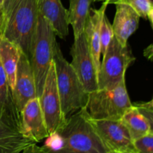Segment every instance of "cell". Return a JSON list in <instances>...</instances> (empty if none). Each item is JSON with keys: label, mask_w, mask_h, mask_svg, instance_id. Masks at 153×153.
I'll use <instances>...</instances> for the list:
<instances>
[{"label": "cell", "mask_w": 153, "mask_h": 153, "mask_svg": "<svg viewBox=\"0 0 153 153\" xmlns=\"http://www.w3.org/2000/svg\"><path fill=\"white\" fill-rule=\"evenodd\" d=\"M46 153H108L94 128L86 108L66 118L40 146Z\"/></svg>", "instance_id": "obj_1"}, {"label": "cell", "mask_w": 153, "mask_h": 153, "mask_svg": "<svg viewBox=\"0 0 153 153\" xmlns=\"http://www.w3.org/2000/svg\"><path fill=\"white\" fill-rule=\"evenodd\" d=\"M0 35L28 56L31 53L39 12L36 0H5Z\"/></svg>", "instance_id": "obj_2"}, {"label": "cell", "mask_w": 153, "mask_h": 153, "mask_svg": "<svg viewBox=\"0 0 153 153\" xmlns=\"http://www.w3.org/2000/svg\"><path fill=\"white\" fill-rule=\"evenodd\" d=\"M53 61L61 110L67 118L76 111L86 108L89 94L85 91L70 63L64 57L58 43L55 46Z\"/></svg>", "instance_id": "obj_3"}, {"label": "cell", "mask_w": 153, "mask_h": 153, "mask_svg": "<svg viewBox=\"0 0 153 153\" xmlns=\"http://www.w3.org/2000/svg\"><path fill=\"white\" fill-rule=\"evenodd\" d=\"M56 34L49 21L39 13L29 61L35 80L37 98L41 94L49 68L53 61Z\"/></svg>", "instance_id": "obj_4"}, {"label": "cell", "mask_w": 153, "mask_h": 153, "mask_svg": "<svg viewBox=\"0 0 153 153\" xmlns=\"http://www.w3.org/2000/svg\"><path fill=\"white\" fill-rule=\"evenodd\" d=\"M131 106V102L123 79L111 88L89 93L86 108L94 120H118Z\"/></svg>", "instance_id": "obj_5"}, {"label": "cell", "mask_w": 153, "mask_h": 153, "mask_svg": "<svg viewBox=\"0 0 153 153\" xmlns=\"http://www.w3.org/2000/svg\"><path fill=\"white\" fill-rule=\"evenodd\" d=\"M135 60L128 45L123 46L114 36L100 64L97 76L99 89L111 88L125 79L126 70Z\"/></svg>", "instance_id": "obj_6"}, {"label": "cell", "mask_w": 153, "mask_h": 153, "mask_svg": "<svg viewBox=\"0 0 153 153\" xmlns=\"http://www.w3.org/2000/svg\"><path fill=\"white\" fill-rule=\"evenodd\" d=\"M38 99L46 128L49 134H50L56 131L66 120L61 110L54 61L49 67L43 91Z\"/></svg>", "instance_id": "obj_7"}, {"label": "cell", "mask_w": 153, "mask_h": 153, "mask_svg": "<svg viewBox=\"0 0 153 153\" xmlns=\"http://www.w3.org/2000/svg\"><path fill=\"white\" fill-rule=\"evenodd\" d=\"M72 61L70 63L83 85L85 91L89 93L99 89L97 72L90 52L85 32L74 38L70 49Z\"/></svg>", "instance_id": "obj_8"}, {"label": "cell", "mask_w": 153, "mask_h": 153, "mask_svg": "<svg viewBox=\"0 0 153 153\" xmlns=\"http://www.w3.org/2000/svg\"><path fill=\"white\" fill-rule=\"evenodd\" d=\"M91 121L109 152L137 153L133 143L134 140L120 120H109L91 118Z\"/></svg>", "instance_id": "obj_9"}, {"label": "cell", "mask_w": 153, "mask_h": 153, "mask_svg": "<svg viewBox=\"0 0 153 153\" xmlns=\"http://www.w3.org/2000/svg\"><path fill=\"white\" fill-rule=\"evenodd\" d=\"M13 97L19 113L29 100L37 97L35 80L30 61L28 56L21 51L16 69Z\"/></svg>", "instance_id": "obj_10"}, {"label": "cell", "mask_w": 153, "mask_h": 153, "mask_svg": "<svg viewBox=\"0 0 153 153\" xmlns=\"http://www.w3.org/2000/svg\"><path fill=\"white\" fill-rule=\"evenodd\" d=\"M22 131L26 137L39 143L49 136L37 97L29 100L20 111Z\"/></svg>", "instance_id": "obj_11"}, {"label": "cell", "mask_w": 153, "mask_h": 153, "mask_svg": "<svg viewBox=\"0 0 153 153\" xmlns=\"http://www.w3.org/2000/svg\"><path fill=\"white\" fill-rule=\"evenodd\" d=\"M115 5L116 12L112 24L114 36L123 46H126L128 38L138 28L140 16L128 4L117 3Z\"/></svg>", "instance_id": "obj_12"}, {"label": "cell", "mask_w": 153, "mask_h": 153, "mask_svg": "<svg viewBox=\"0 0 153 153\" xmlns=\"http://www.w3.org/2000/svg\"><path fill=\"white\" fill-rule=\"evenodd\" d=\"M39 13L47 19L56 36L65 39L69 34L68 10L61 0H36Z\"/></svg>", "instance_id": "obj_13"}, {"label": "cell", "mask_w": 153, "mask_h": 153, "mask_svg": "<svg viewBox=\"0 0 153 153\" xmlns=\"http://www.w3.org/2000/svg\"><path fill=\"white\" fill-rule=\"evenodd\" d=\"M108 3L103 1L102 4L99 9H91L86 25L85 28V34L88 41L90 52L92 56L94 65L97 69V76L100 70V56H101V43H100V27L102 19L105 13L106 8Z\"/></svg>", "instance_id": "obj_14"}, {"label": "cell", "mask_w": 153, "mask_h": 153, "mask_svg": "<svg viewBox=\"0 0 153 153\" xmlns=\"http://www.w3.org/2000/svg\"><path fill=\"white\" fill-rule=\"evenodd\" d=\"M0 119L22 131L21 115L18 111L7 76L0 61Z\"/></svg>", "instance_id": "obj_15"}, {"label": "cell", "mask_w": 153, "mask_h": 153, "mask_svg": "<svg viewBox=\"0 0 153 153\" xmlns=\"http://www.w3.org/2000/svg\"><path fill=\"white\" fill-rule=\"evenodd\" d=\"M33 143L19 128L0 119V153H21Z\"/></svg>", "instance_id": "obj_16"}, {"label": "cell", "mask_w": 153, "mask_h": 153, "mask_svg": "<svg viewBox=\"0 0 153 153\" xmlns=\"http://www.w3.org/2000/svg\"><path fill=\"white\" fill-rule=\"evenodd\" d=\"M19 55L20 50L19 48L14 43L0 35V61L7 76L12 94L14 88Z\"/></svg>", "instance_id": "obj_17"}, {"label": "cell", "mask_w": 153, "mask_h": 153, "mask_svg": "<svg viewBox=\"0 0 153 153\" xmlns=\"http://www.w3.org/2000/svg\"><path fill=\"white\" fill-rule=\"evenodd\" d=\"M69 24L71 25L74 38H77L85 31L87 19L94 0H69Z\"/></svg>", "instance_id": "obj_18"}, {"label": "cell", "mask_w": 153, "mask_h": 153, "mask_svg": "<svg viewBox=\"0 0 153 153\" xmlns=\"http://www.w3.org/2000/svg\"><path fill=\"white\" fill-rule=\"evenodd\" d=\"M129 131L133 140L153 131L152 123L138 111L131 104L120 119Z\"/></svg>", "instance_id": "obj_19"}, {"label": "cell", "mask_w": 153, "mask_h": 153, "mask_svg": "<svg viewBox=\"0 0 153 153\" xmlns=\"http://www.w3.org/2000/svg\"><path fill=\"white\" fill-rule=\"evenodd\" d=\"M122 3L132 7L139 16L146 19L147 15L153 11V4L149 0H109L108 4Z\"/></svg>", "instance_id": "obj_20"}, {"label": "cell", "mask_w": 153, "mask_h": 153, "mask_svg": "<svg viewBox=\"0 0 153 153\" xmlns=\"http://www.w3.org/2000/svg\"><path fill=\"white\" fill-rule=\"evenodd\" d=\"M114 37L112 25L108 19L107 15L105 13L102 19L101 27H100V43H101V55H104L106 49H108L111 40Z\"/></svg>", "instance_id": "obj_21"}, {"label": "cell", "mask_w": 153, "mask_h": 153, "mask_svg": "<svg viewBox=\"0 0 153 153\" xmlns=\"http://www.w3.org/2000/svg\"><path fill=\"white\" fill-rule=\"evenodd\" d=\"M137 153H153V131L133 141Z\"/></svg>", "instance_id": "obj_22"}, {"label": "cell", "mask_w": 153, "mask_h": 153, "mask_svg": "<svg viewBox=\"0 0 153 153\" xmlns=\"http://www.w3.org/2000/svg\"><path fill=\"white\" fill-rule=\"evenodd\" d=\"M153 101L151 100L149 102H138L131 103L142 115L145 117L150 123H153Z\"/></svg>", "instance_id": "obj_23"}, {"label": "cell", "mask_w": 153, "mask_h": 153, "mask_svg": "<svg viewBox=\"0 0 153 153\" xmlns=\"http://www.w3.org/2000/svg\"><path fill=\"white\" fill-rule=\"evenodd\" d=\"M21 153H46L43 149H41L40 146H38L37 143H33V144L30 145L28 147L23 149Z\"/></svg>", "instance_id": "obj_24"}, {"label": "cell", "mask_w": 153, "mask_h": 153, "mask_svg": "<svg viewBox=\"0 0 153 153\" xmlns=\"http://www.w3.org/2000/svg\"><path fill=\"white\" fill-rule=\"evenodd\" d=\"M152 45H149V46H147L146 49H144V52H143V55L146 57L147 59L152 60Z\"/></svg>", "instance_id": "obj_25"}, {"label": "cell", "mask_w": 153, "mask_h": 153, "mask_svg": "<svg viewBox=\"0 0 153 153\" xmlns=\"http://www.w3.org/2000/svg\"><path fill=\"white\" fill-rule=\"evenodd\" d=\"M4 1H5V0H0V8H2Z\"/></svg>", "instance_id": "obj_26"}, {"label": "cell", "mask_w": 153, "mask_h": 153, "mask_svg": "<svg viewBox=\"0 0 153 153\" xmlns=\"http://www.w3.org/2000/svg\"><path fill=\"white\" fill-rule=\"evenodd\" d=\"M106 1L108 3L109 0H94V1Z\"/></svg>", "instance_id": "obj_27"}, {"label": "cell", "mask_w": 153, "mask_h": 153, "mask_svg": "<svg viewBox=\"0 0 153 153\" xmlns=\"http://www.w3.org/2000/svg\"><path fill=\"white\" fill-rule=\"evenodd\" d=\"M2 16V10H1V8H0V17H1Z\"/></svg>", "instance_id": "obj_28"}, {"label": "cell", "mask_w": 153, "mask_h": 153, "mask_svg": "<svg viewBox=\"0 0 153 153\" xmlns=\"http://www.w3.org/2000/svg\"><path fill=\"white\" fill-rule=\"evenodd\" d=\"M149 1H150L151 3H152V4H153V0H149Z\"/></svg>", "instance_id": "obj_29"}, {"label": "cell", "mask_w": 153, "mask_h": 153, "mask_svg": "<svg viewBox=\"0 0 153 153\" xmlns=\"http://www.w3.org/2000/svg\"><path fill=\"white\" fill-rule=\"evenodd\" d=\"M108 153H120V152H109Z\"/></svg>", "instance_id": "obj_30"}]
</instances>
